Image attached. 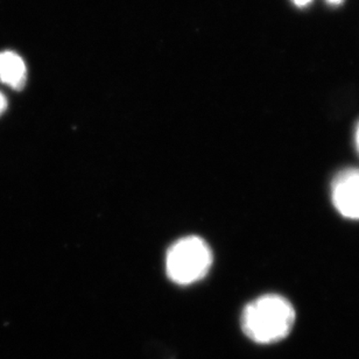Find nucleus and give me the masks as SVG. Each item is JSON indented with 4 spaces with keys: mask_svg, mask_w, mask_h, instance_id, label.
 <instances>
[{
    "mask_svg": "<svg viewBox=\"0 0 359 359\" xmlns=\"http://www.w3.org/2000/svg\"><path fill=\"white\" fill-rule=\"evenodd\" d=\"M295 311L290 301L276 294L258 297L243 311V332L260 344L285 339L293 328Z\"/></svg>",
    "mask_w": 359,
    "mask_h": 359,
    "instance_id": "f257e3e1",
    "label": "nucleus"
},
{
    "mask_svg": "<svg viewBox=\"0 0 359 359\" xmlns=\"http://www.w3.org/2000/svg\"><path fill=\"white\" fill-rule=\"evenodd\" d=\"M211 264L210 248L198 237L180 239L170 248L166 257L167 274L179 285H190L203 279Z\"/></svg>",
    "mask_w": 359,
    "mask_h": 359,
    "instance_id": "f03ea898",
    "label": "nucleus"
},
{
    "mask_svg": "<svg viewBox=\"0 0 359 359\" xmlns=\"http://www.w3.org/2000/svg\"><path fill=\"white\" fill-rule=\"evenodd\" d=\"M332 203L343 217L359 219V170H343L332 186Z\"/></svg>",
    "mask_w": 359,
    "mask_h": 359,
    "instance_id": "7ed1b4c3",
    "label": "nucleus"
},
{
    "mask_svg": "<svg viewBox=\"0 0 359 359\" xmlns=\"http://www.w3.org/2000/svg\"><path fill=\"white\" fill-rule=\"evenodd\" d=\"M0 82L20 91L27 82V68L17 53L0 52Z\"/></svg>",
    "mask_w": 359,
    "mask_h": 359,
    "instance_id": "20e7f679",
    "label": "nucleus"
},
{
    "mask_svg": "<svg viewBox=\"0 0 359 359\" xmlns=\"http://www.w3.org/2000/svg\"><path fill=\"white\" fill-rule=\"evenodd\" d=\"M7 105H8V103H7L6 97L0 93V116L6 111Z\"/></svg>",
    "mask_w": 359,
    "mask_h": 359,
    "instance_id": "39448f33",
    "label": "nucleus"
},
{
    "mask_svg": "<svg viewBox=\"0 0 359 359\" xmlns=\"http://www.w3.org/2000/svg\"><path fill=\"white\" fill-rule=\"evenodd\" d=\"M294 4L299 7L307 6L308 4H311V0H293Z\"/></svg>",
    "mask_w": 359,
    "mask_h": 359,
    "instance_id": "423d86ee",
    "label": "nucleus"
},
{
    "mask_svg": "<svg viewBox=\"0 0 359 359\" xmlns=\"http://www.w3.org/2000/svg\"><path fill=\"white\" fill-rule=\"evenodd\" d=\"M356 146H357V149H358V152H359V124H358V126H357V130H356Z\"/></svg>",
    "mask_w": 359,
    "mask_h": 359,
    "instance_id": "0eeeda50",
    "label": "nucleus"
},
{
    "mask_svg": "<svg viewBox=\"0 0 359 359\" xmlns=\"http://www.w3.org/2000/svg\"><path fill=\"white\" fill-rule=\"evenodd\" d=\"M328 1L332 5H339V4L342 3L343 0H328Z\"/></svg>",
    "mask_w": 359,
    "mask_h": 359,
    "instance_id": "6e6552de",
    "label": "nucleus"
}]
</instances>
